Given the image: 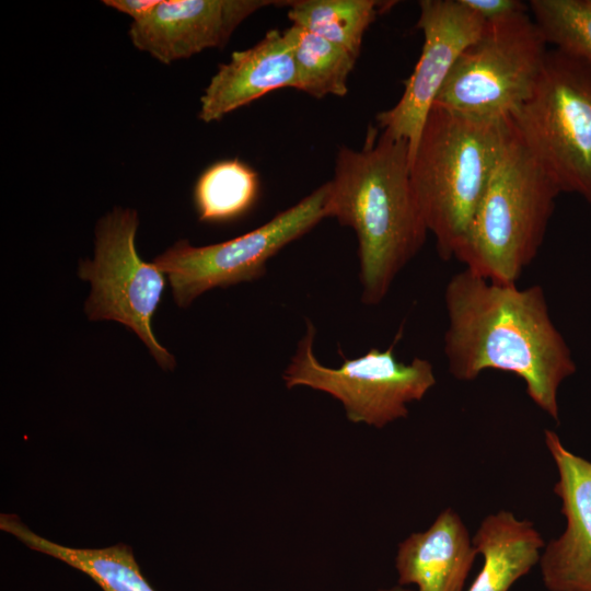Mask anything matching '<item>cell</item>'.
Instances as JSON below:
<instances>
[{"mask_svg":"<svg viewBox=\"0 0 591 591\" xmlns=\"http://www.w3.org/2000/svg\"><path fill=\"white\" fill-rule=\"evenodd\" d=\"M443 298V351L451 375L473 381L485 370L512 373L532 402L558 421V390L576 363L542 286L520 289L465 268L449 279Z\"/></svg>","mask_w":591,"mask_h":591,"instance_id":"6da1fadb","label":"cell"},{"mask_svg":"<svg viewBox=\"0 0 591 591\" xmlns=\"http://www.w3.org/2000/svg\"><path fill=\"white\" fill-rule=\"evenodd\" d=\"M327 185V217L357 235L361 301L376 305L429 233L410 182L407 141L370 127L360 150L339 148Z\"/></svg>","mask_w":591,"mask_h":591,"instance_id":"7a4b0ae2","label":"cell"},{"mask_svg":"<svg viewBox=\"0 0 591 591\" xmlns=\"http://www.w3.org/2000/svg\"><path fill=\"white\" fill-rule=\"evenodd\" d=\"M560 193L509 117L495 167L454 258L490 281L517 285L543 244Z\"/></svg>","mask_w":591,"mask_h":591,"instance_id":"3957f363","label":"cell"},{"mask_svg":"<svg viewBox=\"0 0 591 591\" xmlns=\"http://www.w3.org/2000/svg\"><path fill=\"white\" fill-rule=\"evenodd\" d=\"M508 119L431 107L410 163L413 190L442 260L454 258L500 153Z\"/></svg>","mask_w":591,"mask_h":591,"instance_id":"277c9868","label":"cell"},{"mask_svg":"<svg viewBox=\"0 0 591 591\" xmlns=\"http://www.w3.org/2000/svg\"><path fill=\"white\" fill-rule=\"evenodd\" d=\"M511 119L559 190L591 204V66L548 50L532 95Z\"/></svg>","mask_w":591,"mask_h":591,"instance_id":"5b68a950","label":"cell"},{"mask_svg":"<svg viewBox=\"0 0 591 591\" xmlns=\"http://www.w3.org/2000/svg\"><path fill=\"white\" fill-rule=\"evenodd\" d=\"M547 46L529 10L486 22L457 58L434 104L477 117H511L532 95Z\"/></svg>","mask_w":591,"mask_h":591,"instance_id":"8992f818","label":"cell"},{"mask_svg":"<svg viewBox=\"0 0 591 591\" xmlns=\"http://www.w3.org/2000/svg\"><path fill=\"white\" fill-rule=\"evenodd\" d=\"M306 329L282 373L287 389L306 386L338 399L349 421L375 428L408 415V404L421 401L437 383L431 362L415 357L409 363L397 360L395 345L399 328L385 349L371 348L349 359L338 346L343 363L338 368L322 364L314 355L316 328L306 320Z\"/></svg>","mask_w":591,"mask_h":591,"instance_id":"52a82bcc","label":"cell"},{"mask_svg":"<svg viewBox=\"0 0 591 591\" xmlns=\"http://www.w3.org/2000/svg\"><path fill=\"white\" fill-rule=\"evenodd\" d=\"M327 196L326 182L243 235L206 246L177 241L152 263L169 277L177 305L188 306L210 289L262 278L271 257L327 217Z\"/></svg>","mask_w":591,"mask_h":591,"instance_id":"ba28073f","label":"cell"},{"mask_svg":"<svg viewBox=\"0 0 591 591\" xmlns=\"http://www.w3.org/2000/svg\"><path fill=\"white\" fill-rule=\"evenodd\" d=\"M137 228L138 216L132 209L115 208L99 221L94 258L81 260L79 266V277L91 282L84 311L90 321H116L127 326L160 367L172 370L175 359L158 343L151 326L165 288V274L139 257Z\"/></svg>","mask_w":591,"mask_h":591,"instance_id":"9c48e42d","label":"cell"},{"mask_svg":"<svg viewBox=\"0 0 591 591\" xmlns=\"http://www.w3.org/2000/svg\"><path fill=\"white\" fill-rule=\"evenodd\" d=\"M485 21L461 0H421L417 27L424 34L420 57L397 103L376 115L378 128L408 143L415 155L424 125L454 63L483 32Z\"/></svg>","mask_w":591,"mask_h":591,"instance_id":"30bf717a","label":"cell"},{"mask_svg":"<svg viewBox=\"0 0 591 591\" xmlns=\"http://www.w3.org/2000/svg\"><path fill=\"white\" fill-rule=\"evenodd\" d=\"M282 3L271 0H160L134 21L129 36L140 50L163 63L222 47L234 30L257 10Z\"/></svg>","mask_w":591,"mask_h":591,"instance_id":"8fae6325","label":"cell"},{"mask_svg":"<svg viewBox=\"0 0 591 591\" xmlns=\"http://www.w3.org/2000/svg\"><path fill=\"white\" fill-rule=\"evenodd\" d=\"M544 437L558 472L554 491L566 529L544 546L542 580L549 591H591V462L566 449L555 431L546 429Z\"/></svg>","mask_w":591,"mask_h":591,"instance_id":"7c38bea8","label":"cell"},{"mask_svg":"<svg viewBox=\"0 0 591 591\" xmlns=\"http://www.w3.org/2000/svg\"><path fill=\"white\" fill-rule=\"evenodd\" d=\"M292 26L271 30L256 45L220 65L200 97L198 117L210 123L281 88L297 86Z\"/></svg>","mask_w":591,"mask_h":591,"instance_id":"4fadbf2b","label":"cell"},{"mask_svg":"<svg viewBox=\"0 0 591 591\" xmlns=\"http://www.w3.org/2000/svg\"><path fill=\"white\" fill-rule=\"evenodd\" d=\"M477 554L464 522L448 508L429 529L399 543L398 583L416 586V591H463Z\"/></svg>","mask_w":591,"mask_h":591,"instance_id":"5bb4252c","label":"cell"},{"mask_svg":"<svg viewBox=\"0 0 591 591\" xmlns=\"http://www.w3.org/2000/svg\"><path fill=\"white\" fill-rule=\"evenodd\" d=\"M472 541L484 563L467 591H509L540 563L545 546L532 522L507 510L487 515Z\"/></svg>","mask_w":591,"mask_h":591,"instance_id":"9a60e30c","label":"cell"},{"mask_svg":"<svg viewBox=\"0 0 591 591\" xmlns=\"http://www.w3.org/2000/svg\"><path fill=\"white\" fill-rule=\"evenodd\" d=\"M0 528L31 549L85 573L103 591H155L142 576L132 549L124 543L103 548L65 546L36 534L15 514H1Z\"/></svg>","mask_w":591,"mask_h":591,"instance_id":"2e32d148","label":"cell"},{"mask_svg":"<svg viewBox=\"0 0 591 591\" xmlns=\"http://www.w3.org/2000/svg\"><path fill=\"white\" fill-rule=\"evenodd\" d=\"M288 18L300 26L359 56L368 27L392 2L375 0H294Z\"/></svg>","mask_w":591,"mask_h":591,"instance_id":"e0dca14e","label":"cell"},{"mask_svg":"<svg viewBox=\"0 0 591 591\" xmlns=\"http://www.w3.org/2000/svg\"><path fill=\"white\" fill-rule=\"evenodd\" d=\"M257 174L239 160L219 161L197 179L194 204L204 222H228L241 218L258 196Z\"/></svg>","mask_w":591,"mask_h":591,"instance_id":"ac0fdd59","label":"cell"},{"mask_svg":"<svg viewBox=\"0 0 591 591\" xmlns=\"http://www.w3.org/2000/svg\"><path fill=\"white\" fill-rule=\"evenodd\" d=\"M297 86L313 97L344 96L357 56L344 47L292 24Z\"/></svg>","mask_w":591,"mask_h":591,"instance_id":"d6986e66","label":"cell"},{"mask_svg":"<svg viewBox=\"0 0 591 591\" xmlns=\"http://www.w3.org/2000/svg\"><path fill=\"white\" fill-rule=\"evenodd\" d=\"M528 5L547 45L591 66V0H531Z\"/></svg>","mask_w":591,"mask_h":591,"instance_id":"ffe728a7","label":"cell"},{"mask_svg":"<svg viewBox=\"0 0 591 591\" xmlns=\"http://www.w3.org/2000/svg\"><path fill=\"white\" fill-rule=\"evenodd\" d=\"M461 2L485 22L529 10V5L519 0H461Z\"/></svg>","mask_w":591,"mask_h":591,"instance_id":"44dd1931","label":"cell"},{"mask_svg":"<svg viewBox=\"0 0 591 591\" xmlns=\"http://www.w3.org/2000/svg\"><path fill=\"white\" fill-rule=\"evenodd\" d=\"M160 0H104L103 3L130 15L134 21L148 15Z\"/></svg>","mask_w":591,"mask_h":591,"instance_id":"7402d4cb","label":"cell"},{"mask_svg":"<svg viewBox=\"0 0 591 591\" xmlns=\"http://www.w3.org/2000/svg\"><path fill=\"white\" fill-rule=\"evenodd\" d=\"M378 591H415V590H412V589H407L405 588L404 586H396V587H392V588H386V589H380Z\"/></svg>","mask_w":591,"mask_h":591,"instance_id":"603a6c76","label":"cell"}]
</instances>
